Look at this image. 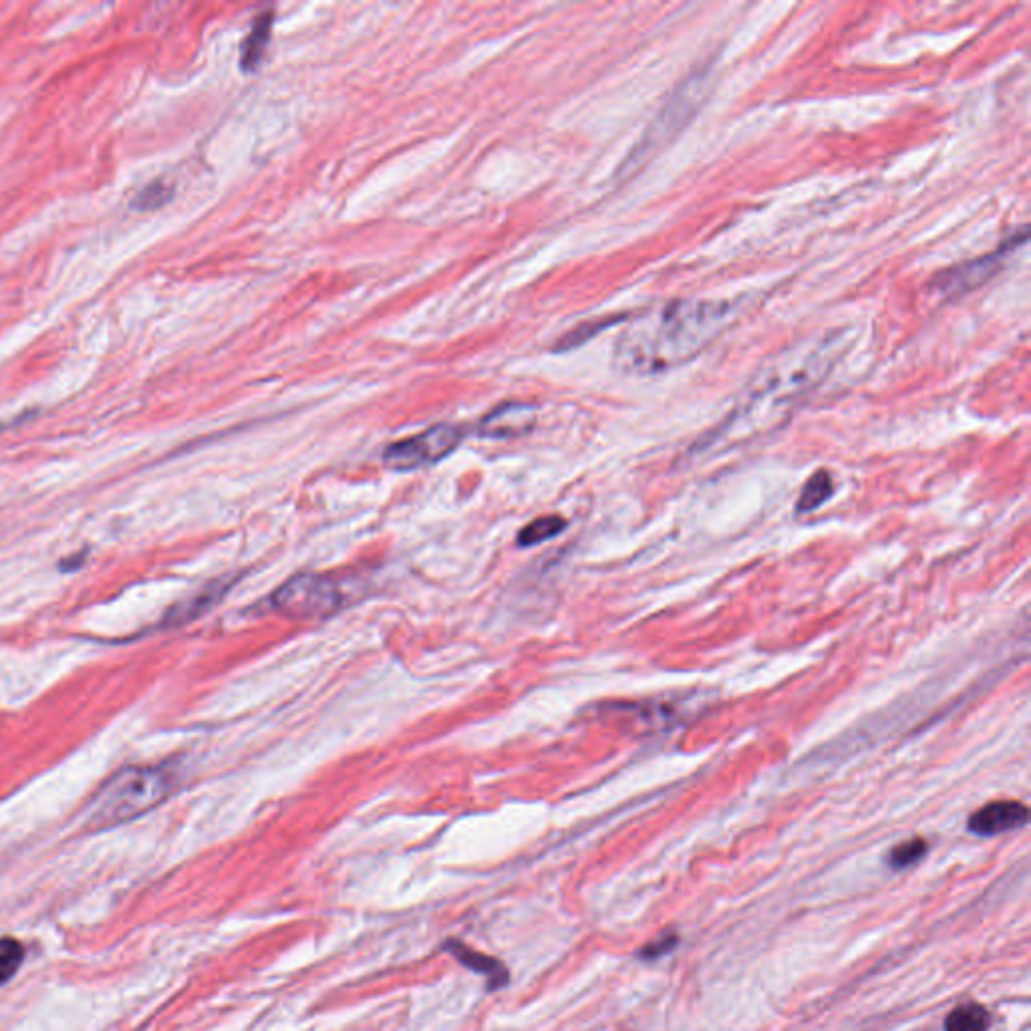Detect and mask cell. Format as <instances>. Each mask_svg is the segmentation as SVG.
Returning a JSON list of instances; mask_svg holds the SVG:
<instances>
[{
    "label": "cell",
    "mask_w": 1031,
    "mask_h": 1031,
    "mask_svg": "<svg viewBox=\"0 0 1031 1031\" xmlns=\"http://www.w3.org/2000/svg\"><path fill=\"white\" fill-rule=\"evenodd\" d=\"M832 494H834V482H832L831 472L818 470V472L804 484L802 494H800L798 504H796V511H798L800 514H804V512H814L816 508H821L822 504H826V502L832 498Z\"/></svg>",
    "instance_id": "30bf717a"
},
{
    "label": "cell",
    "mask_w": 1031,
    "mask_h": 1031,
    "mask_svg": "<svg viewBox=\"0 0 1031 1031\" xmlns=\"http://www.w3.org/2000/svg\"><path fill=\"white\" fill-rule=\"evenodd\" d=\"M991 1028V1013L981 1003H963L955 1008L945 1021V1031H987Z\"/></svg>",
    "instance_id": "9c48e42d"
},
{
    "label": "cell",
    "mask_w": 1031,
    "mask_h": 1031,
    "mask_svg": "<svg viewBox=\"0 0 1031 1031\" xmlns=\"http://www.w3.org/2000/svg\"><path fill=\"white\" fill-rule=\"evenodd\" d=\"M566 528L565 518L560 516H544L538 520L530 522L520 534H518V544L520 546H536V544L546 543L555 538Z\"/></svg>",
    "instance_id": "8fae6325"
},
{
    "label": "cell",
    "mask_w": 1031,
    "mask_h": 1031,
    "mask_svg": "<svg viewBox=\"0 0 1031 1031\" xmlns=\"http://www.w3.org/2000/svg\"><path fill=\"white\" fill-rule=\"evenodd\" d=\"M343 592L327 575H297L272 592L268 607L297 621H319L343 607Z\"/></svg>",
    "instance_id": "3957f363"
},
{
    "label": "cell",
    "mask_w": 1031,
    "mask_h": 1031,
    "mask_svg": "<svg viewBox=\"0 0 1031 1031\" xmlns=\"http://www.w3.org/2000/svg\"><path fill=\"white\" fill-rule=\"evenodd\" d=\"M1030 822V810L1018 800H998L989 802L983 808L976 810L967 821V831L981 838H991L1006 832L1023 828Z\"/></svg>",
    "instance_id": "5b68a950"
},
{
    "label": "cell",
    "mask_w": 1031,
    "mask_h": 1031,
    "mask_svg": "<svg viewBox=\"0 0 1031 1031\" xmlns=\"http://www.w3.org/2000/svg\"><path fill=\"white\" fill-rule=\"evenodd\" d=\"M677 942H679V935L676 931L659 932L653 941L647 942L637 951V957L641 961H654V959H659L663 955L671 953L676 949Z\"/></svg>",
    "instance_id": "e0dca14e"
},
{
    "label": "cell",
    "mask_w": 1031,
    "mask_h": 1031,
    "mask_svg": "<svg viewBox=\"0 0 1031 1031\" xmlns=\"http://www.w3.org/2000/svg\"><path fill=\"white\" fill-rule=\"evenodd\" d=\"M172 196H174V188L167 184L166 179H156L135 196L132 208L140 212L157 210L172 200Z\"/></svg>",
    "instance_id": "9a60e30c"
},
{
    "label": "cell",
    "mask_w": 1031,
    "mask_h": 1031,
    "mask_svg": "<svg viewBox=\"0 0 1031 1031\" xmlns=\"http://www.w3.org/2000/svg\"><path fill=\"white\" fill-rule=\"evenodd\" d=\"M216 600V590L210 588L206 592L198 595L196 599H189L188 602H182L176 609L172 610L166 617V625H182V622H188L189 619L198 617L202 610L208 609L212 607V602Z\"/></svg>",
    "instance_id": "2e32d148"
},
{
    "label": "cell",
    "mask_w": 1031,
    "mask_h": 1031,
    "mask_svg": "<svg viewBox=\"0 0 1031 1031\" xmlns=\"http://www.w3.org/2000/svg\"><path fill=\"white\" fill-rule=\"evenodd\" d=\"M536 422V408L528 403H504L480 423V433L484 437L506 440L530 432Z\"/></svg>",
    "instance_id": "52a82bcc"
},
{
    "label": "cell",
    "mask_w": 1031,
    "mask_h": 1031,
    "mask_svg": "<svg viewBox=\"0 0 1031 1031\" xmlns=\"http://www.w3.org/2000/svg\"><path fill=\"white\" fill-rule=\"evenodd\" d=\"M176 787L166 765H130L105 782L87 810L91 831H107L157 808Z\"/></svg>",
    "instance_id": "7a4b0ae2"
},
{
    "label": "cell",
    "mask_w": 1031,
    "mask_h": 1031,
    "mask_svg": "<svg viewBox=\"0 0 1031 1031\" xmlns=\"http://www.w3.org/2000/svg\"><path fill=\"white\" fill-rule=\"evenodd\" d=\"M268 37H270V14H262L258 19L250 37L246 39L245 49H243V68L246 71H252L258 65L260 56L267 49Z\"/></svg>",
    "instance_id": "7c38bea8"
},
{
    "label": "cell",
    "mask_w": 1031,
    "mask_h": 1031,
    "mask_svg": "<svg viewBox=\"0 0 1031 1031\" xmlns=\"http://www.w3.org/2000/svg\"><path fill=\"white\" fill-rule=\"evenodd\" d=\"M738 315L730 300L677 299L657 307L621 334L617 367L637 378L661 375L708 349Z\"/></svg>",
    "instance_id": "6da1fadb"
},
{
    "label": "cell",
    "mask_w": 1031,
    "mask_h": 1031,
    "mask_svg": "<svg viewBox=\"0 0 1031 1031\" xmlns=\"http://www.w3.org/2000/svg\"><path fill=\"white\" fill-rule=\"evenodd\" d=\"M24 961V947L12 937L0 939V986L9 983L17 976Z\"/></svg>",
    "instance_id": "5bb4252c"
},
{
    "label": "cell",
    "mask_w": 1031,
    "mask_h": 1031,
    "mask_svg": "<svg viewBox=\"0 0 1031 1031\" xmlns=\"http://www.w3.org/2000/svg\"><path fill=\"white\" fill-rule=\"evenodd\" d=\"M929 853V843L925 838H910L907 843H900L888 853L887 863L893 870H905L910 866L920 863Z\"/></svg>",
    "instance_id": "4fadbf2b"
},
{
    "label": "cell",
    "mask_w": 1031,
    "mask_h": 1031,
    "mask_svg": "<svg viewBox=\"0 0 1031 1031\" xmlns=\"http://www.w3.org/2000/svg\"><path fill=\"white\" fill-rule=\"evenodd\" d=\"M462 430L442 423L433 425L427 432L417 433L408 440H401L398 444L389 445L383 454V460L389 467L393 470H417V467L437 464L454 452L455 447L462 442Z\"/></svg>",
    "instance_id": "277c9868"
},
{
    "label": "cell",
    "mask_w": 1031,
    "mask_h": 1031,
    "mask_svg": "<svg viewBox=\"0 0 1031 1031\" xmlns=\"http://www.w3.org/2000/svg\"><path fill=\"white\" fill-rule=\"evenodd\" d=\"M445 951L454 955L455 959H457L460 963L466 965L467 969H472V971H476L480 976L486 977L492 989L506 986V981L511 979L508 969H506L504 965L496 961L494 957H489V955L480 953V951L470 949L464 942L447 941L445 942Z\"/></svg>",
    "instance_id": "ba28073f"
},
{
    "label": "cell",
    "mask_w": 1031,
    "mask_h": 1031,
    "mask_svg": "<svg viewBox=\"0 0 1031 1031\" xmlns=\"http://www.w3.org/2000/svg\"><path fill=\"white\" fill-rule=\"evenodd\" d=\"M1018 245H1020L1018 240H1009L1008 245L1003 246L996 255H989L986 258H979L973 262H967V265H961V267L953 268V270L942 272L941 277L937 278V289L947 297L963 295V292L976 289V287L983 285L998 272L1001 262L1006 260L1003 256L1008 255L1009 250H1013Z\"/></svg>",
    "instance_id": "8992f818"
}]
</instances>
